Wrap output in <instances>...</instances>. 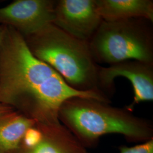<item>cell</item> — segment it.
I'll return each instance as SVG.
<instances>
[{
    "label": "cell",
    "instance_id": "11",
    "mask_svg": "<svg viewBox=\"0 0 153 153\" xmlns=\"http://www.w3.org/2000/svg\"><path fill=\"white\" fill-rule=\"evenodd\" d=\"M43 134L36 125L27 130L23 137L20 146L25 148L35 147L42 141Z\"/></svg>",
    "mask_w": 153,
    "mask_h": 153
},
{
    "label": "cell",
    "instance_id": "1",
    "mask_svg": "<svg viewBox=\"0 0 153 153\" xmlns=\"http://www.w3.org/2000/svg\"><path fill=\"white\" fill-rule=\"evenodd\" d=\"M76 97L111 102L103 93L82 92L69 86L53 69L33 55L20 33L6 26L0 47V104L17 108L36 124L54 126L61 123V105Z\"/></svg>",
    "mask_w": 153,
    "mask_h": 153
},
{
    "label": "cell",
    "instance_id": "12",
    "mask_svg": "<svg viewBox=\"0 0 153 153\" xmlns=\"http://www.w3.org/2000/svg\"><path fill=\"white\" fill-rule=\"evenodd\" d=\"M119 150V153H153V138L133 146H122Z\"/></svg>",
    "mask_w": 153,
    "mask_h": 153
},
{
    "label": "cell",
    "instance_id": "13",
    "mask_svg": "<svg viewBox=\"0 0 153 153\" xmlns=\"http://www.w3.org/2000/svg\"><path fill=\"white\" fill-rule=\"evenodd\" d=\"M13 108L9 106L0 104V115L13 111Z\"/></svg>",
    "mask_w": 153,
    "mask_h": 153
},
{
    "label": "cell",
    "instance_id": "3",
    "mask_svg": "<svg viewBox=\"0 0 153 153\" xmlns=\"http://www.w3.org/2000/svg\"><path fill=\"white\" fill-rule=\"evenodd\" d=\"M23 38L33 55L53 69L71 88L102 93L98 87L99 65L93 59L88 42L66 33L53 23Z\"/></svg>",
    "mask_w": 153,
    "mask_h": 153
},
{
    "label": "cell",
    "instance_id": "14",
    "mask_svg": "<svg viewBox=\"0 0 153 153\" xmlns=\"http://www.w3.org/2000/svg\"><path fill=\"white\" fill-rule=\"evenodd\" d=\"M6 26L5 25H1L0 26V47L3 40L4 36L5 33Z\"/></svg>",
    "mask_w": 153,
    "mask_h": 153
},
{
    "label": "cell",
    "instance_id": "4",
    "mask_svg": "<svg viewBox=\"0 0 153 153\" xmlns=\"http://www.w3.org/2000/svg\"><path fill=\"white\" fill-rule=\"evenodd\" d=\"M88 43L98 65L128 60L153 64V22L146 19L103 21Z\"/></svg>",
    "mask_w": 153,
    "mask_h": 153
},
{
    "label": "cell",
    "instance_id": "9",
    "mask_svg": "<svg viewBox=\"0 0 153 153\" xmlns=\"http://www.w3.org/2000/svg\"><path fill=\"white\" fill-rule=\"evenodd\" d=\"M103 21L143 18L153 22L152 0H95Z\"/></svg>",
    "mask_w": 153,
    "mask_h": 153
},
{
    "label": "cell",
    "instance_id": "10",
    "mask_svg": "<svg viewBox=\"0 0 153 153\" xmlns=\"http://www.w3.org/2000/svg\"><path fill=\"white\" fill-rule=\"evenodd\" d=\"M36 124L32 119L14 110L0 115V152L16 151L26 131Z\"/></svg>",
    "mask_w": 153,
    "mask_h": 153
},
{
    "label": "cell",
    "instance_id": "2",
    "mask_svg": "<svg viewBox=\"0 0 153 153\" xmlns=\"http://www.w3.org/2000/svg\"><path fill=\"white\" fill-rule=\"evenodd\" d=\"M59 119L86 149L110 134H120L128 142L138 143L153 138L151 121L138 117L126 107L94 99L76 97L66 100L59 109Z\"/></svg>",
    "mask_w": 153,
    "mask_h": 153
},
{
    "label": "cell",
    "instance_id": "6",
    "mask_svg": "<svg viewBox=\"0 0 153 153\" xmlns=\"http://www.w3.org/2000/svg\"><path fill=\"white\" fill-rule=\"evenodd\" d=\"M103 21L95 0L56 1L53 24L79 40L88 42Z\"/></svg>",
    "mask_w": 153,
    "mask_h": 153
},
{
    "label": "cell",
    "instance_id": "15",
    "mask_svg": "<svg viewBox=\"0 0 153 153\" xmlns=\"http://www.w3.org/2000/svg\"><path fill=\"white\" fill-rule=\"evenodd\" d=\"M0 153H1V152H0Z\"/></svg>",
    "mask_w": 153,
    "mask_h": 153
},
{
    "label": "cell",
    "instance_id": "5",
    "mask_svg": "<svg viewBox=\"0 0 153 153\" xmlns=\"http://www.w3.org/2000/svg\"><path fill=\"white\" fill-rule=\"evenodd\" d=\"M126 78L133 88V100L126 107L131 112L141 102L153 101V64L137 60H128L108 66H99L98 81L99 90L108 98L115 92V79Z\"/></svg>",
    "mask_w": 153,
    "mask_h": 153
},
{
    "label": "cell",
    "instance_id": "8",
    "mask_svg": "<svg viewBox=\"0 0 153 153\" xmlns=\"http://www.w3.org/2000/svg\"><path fill=\"white\" fill-rule=\"evenodd\" d=\"M36 126L42 131L43 138L35 147L20 146L16 153H90L61 124L54 126Z\"/></svg>",
    "mask_w": 153,
    "mask_h": 153
},
{
    "label": "cell",
    "instance_id": "7",
    "mask_svg": "<svg viewBox=\"0 0 153 153\" xmlns=\"http://www.w3.org/2000/svg\"><path fill=\"white\" fill-rule=\"evenodd\" d=\"M56 1L16 0L0 8V23L10 26L23 37L53 23Z\"/></svg>",
    "mask_w": 153,
    "mask_h": 153
}]
</instances>
